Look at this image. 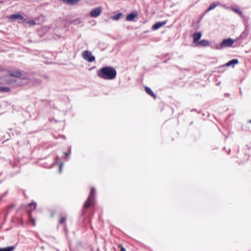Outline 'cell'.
<instances>
[{
	"label": "cell",
	"mask_w": 251,
	"mask_h": 251,
	"mask_svg": "<svg viewBox=\"0 0 251 251\" xmlns=\"http://www.w3.org/2000/svg\"><path fill=\"white\" fill-rule=\"evenodd\" d=\"M100 77L106 80H112L115 78L116 72L111 67H105L100 69L98 73Z\"/></svg>",
	"instance_id": "obj_1"
},
{
	"label": "cell",
	"mask_w": 251,
	"mask_h": 251,
	"mask_svg": "<svg viewBox=\"0 0 251 251\" xmlns=\"http://www.w3.org/2000/svg\"><path fill=\"white\" fill-rule=\"evenodd\" d=\"M199 44H201V45H203V46H207V45H208L209 44V42L207 41H206V40L202 41L201 42H199Z\"/></svg>",
	"instance_id": "obj_11"
},
{
	"label": "cell",
	"mask_w": 251,
	"mask_h": 251,
	"mask_svg": "<svg viewBox=\"0 0 251 251\" xmlns=\"http://www.w3.org/2000/svg\"><path fill=\"white\" fill-rule=\"evenodd\" d=\"M233 43H234V40L233 39H231V38H228V39H225L223 41V42L221 43V46H224V47H227V46L230 47V46H231V45H232Z\"/></svg>",
	"instance_id": "obj_4"
},
{
	"label": "cell",
	"mask_w": 251,
	"mask_h": 251,
	"mask_svg": "<svg viewBox=\"0 0 251 251\" xmlns=\"http://www.w3.org/2000/svg\"><path fill=\"white\" fill-rule=\"evenodd\" d=\"M166 22H160L156 23L153 26V30H157L161 27L163 25L165 24Z\"/></svg>",
	"instance_id": "obj_8"
},
{
	"label": "cell",
	"mask_w": 251,
	"mask_h": 251,
	"mask_svg": "<svg viewBox=\"0 0 251 251\" xmlns=\"http://www.w3.org/2000/svg\"><path fill=\"white\" fill-rule=\"evenodd\" d=\"M237 62V60H231V61H230L228 63V65H231L232 64H235Z\"/></svg>",
	"instance_id": "obj_12"
},
{
	"label": "cell",
	"mask_w": 251,
	"mask_h": 251,
	"mask_svg": "<svg viewBox=\"0 0 251 251\" xmlns=\"http://www.w3.org/2000/svg\"><path fill=\"white\" fill-rule=\"evenodd\" d=\"M61 1L68 5H74L77 4L80 1V0H61Z\"/></svg>",
	"instance_id": "obj_7"
},
{
	"label": "cell",
	"mask_w": 251,
	"mask_h": 251,
	"mask_svg": "<svg viewBox=\"0 0 251 251\" xmlns=\"http://www.w3.org/2000/svg\"><path fill=\"white\" fill-rule=\"evenodd\" d=\"M82 55L83 59L88 62H92L95 60V57L92 55L91 52L89 51H85L82 53Z\"/></svg>",
	"instance_id": "obj_2"
},
{
	"label": "cell",
	"mask_w": 251,
	"mask_h": 251,
	"mask_svg": "<svg viewBox=\"0 0 251 251\" xmlns=\"http://www.w3.org/2000/svg\"><path fill=\"white\" fill-rule=\"evenodd\" d=\"M201 36H202V34L200 32H196V33H195L193 34V39H194V42L195 43V42H198L200 40L201 37Z\"/></svg>",
	"instance_id": "obj_6"
},
{
	"label": "cell",
	"mask_w": 251,
	"mask_h": 251,
	"mask_svg": "<svg viewBox=\"0 0 251 251\" xmlns=\"http://www.w3.org/2000/svg\"><path fill=\"white\" fill-rule=\"evenodd\" d=\"M102 10L101 8H97L93 10L90 12V15L93 17H97L101 13Z\"/></svg>",
	"instance_id": "obj_3"
},
{
	"label": "cell",
	"mask_w": 251,
	"mask_h": 251,
	"mask_svg": "<svg viewBox=\"0 0 251 251\" xmlns=\"http://www.w3.org/2000/svg\"><path fill=\"white\" fill-rule=\"evenodd\" d=\"M137 15H138V14L137 12H132L127 15V16L126 17V19L128 21H132L137 17Z\"/></svg>",
	"instance_id": "obj_5"
},
{
	"label": "cell",
	"mask_w": 251,
	"mask_h": 251,
	"mask_svg": "<svg viewBox=\"0 0 251 251\" xmlns=\"http://www.w3.org/2000/svg\"><path fill=\"white\" fill-rule=\"evenodd\" d=\"M121 16H122V13H117V14L115 15L112 17V18H113V19H114V20H118V19L121 17Z\"/></svg>",
	"instance_id": "obj_10"
},
{
	"label": "cell",
	"mask_w": 251,
	"mask_h": 251,
	"mask_svg": "<svg viewBox=\"0 0 251 251\" xmlns=\"http://www.w3.org/2000/svg\"><path fill=\"white\" fill-rule=\"evenodd\" d=\"M10 19H13V20H17V19H19V20H23L24 19V17L20 14H13L12 15H11L10 17H9Z\"/></svg>",
	"instance_id": "obj_9"
},
{
	"label": "cell",
	"mask_w": 251,
	"mask_h": 251,
	"mask_svg": "<svg viewBox=\"0 0 251 251\" xmlns=\"http://www.w3.org/2000/svg\"><path fill=\"white\" fill-rule=\"evenodd\" d=\"M217 4H216V5H215V4H212V5L211 6V7L210 8V10H211V9H214L215 7H216V6H217Z\"/></svg>",
	"instance_id": "obj_13"
}]
</instances>
